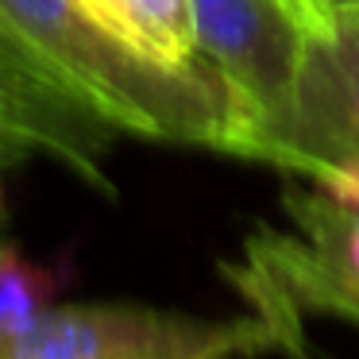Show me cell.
<instances>
[{
    "label": "cell",
    "mask_w": 359,
    "mask_h": 359,
    "mask_svg": "<svg viewBox=\"0 0 359 359\" xmlns=\"http://www.w3.org/2000/svg\"><path fill=\"white\" fill-rule=\"evenodd\" d=\"M0 24L116 132L243 158L240 104L205 55L189 66L151 62L78 0H0Z\"/></svg>",
    "instance_id": "6da1fadb"
},
{
    "label": "cell",
    "mask_w": 359,
    "mask_h": 359,
    "mask_svg": "<svg viewBox=\"0 0 359 359\" xmlns=\"http://www.w3.org/2000/svg\"><path fill=\"white\" fill-rule=\"evenodd\" d=\"M282 212L286 228H255L240 263H224V278L294 336L309 313L359 328V212L302 178L282 186Z\"/></svg>",
    "instance_id": "7a4b0ae2"
},
{
    "label": "cell",
    "mask_w": 359,
    "mask_h": 359,
    "mask_svg": "<svg viewBox=\"0 0 359 359\" xmlns=\"http://www.w3.org/2000/svg\"><path fill=\"white\" fill-rule=\"evenodd\" d=\"M297 348L302 340L263 313L194 317L135 302H55L0 340V359H259Z\"/></svg>",
    "instance_id": "3957f363"
},
{
    "label": "cell",
    "mask_w": 359,
    "mask_h": 359,
    "mask_svg": "<svg viewBox=\"0 0 359 359\" xmlns=\"http://www.w3.org/2000/svg\"><path fill=\"white\" fill-rule=\"evenodd\" d=\"M197 50L228 81L243 116V158L259 163L263 143L286 120L309 39L278 0H189Z\"/></svg>",
    "instance_id": "277c9868"
},
{
    "label": "cell",
    "mask_w": 359,
    "mask_h": 359,
    "mask_svg": "<svg viewBox=\"0 0 359 359\" xmlns=\"http://www.w3.org/2000/svg\"><path fill=\"white\" fill-rule=\"evenodd\" d=\"M340 158H359V8H336L332 35L309 39L294 104L259 151L294 178Z\"/></svg>",
    "instance_id": "5b68a950"
},
{
    "label": "cell",
    "mask_w": 359,
    "mask_h": 359,
    "mask_svg": "<svg viewBox=\"0 0 359 359\" xmlns=\"http://www.w3.org/2000/svg\"><path fill=\"white\" fill-rule=\"evenodd\" d=\"M112 135L120 132L78 93L0 58V163L47 155L112 197L116 186L104 174Z\"/></svg>",
    "instance_id": "8992f818"
},
{
    "label": "cell",
    "mask_w": 359,
    "mask_h": 359,
    "mask_svg": "<svg viewBox=\"0 0 359 359\" xmlns=\"http://www.w3.org/2000/svg\"><path fill=\"white\" fill-rule=\"evenodd\" d=\"M109 35L163 66H189L201 58L189 0H78Z\"/></svg>",
    "instance_id": "52a82bcc"
},
{
    "label": "cell",
    "mask_w": 359,
    "mask_h": 359,
    "mask_svg": "<svg viewBox=\"0 0 359 359\" xmlns=\"http://www.w3.org/2000/svg\"><path fill=\"white\" fill-rule=\"evenodd\" d=\"M62 271L27 259L16 243L0 240V340L24 332L55 305Z\"/></svg>",
    "instance_id": "ba28073f"
},
{
    "label": "cell",
    "mask_w": 359,
    "mask_h": 359,
    "mask_svg": "<svg viewBox=\"0 0 359 359\" xmlns=\"http://www.w3.org/2000/svg\"><path fill=\"white\" fill-rule=\"evenodd\" d=\"M302 182L317 186L325 197H332L336 205L359 212V158H340V163H325L313 166Z\"/></svg>",
    "instance_id": "9c48e42d"
},
{
    "label": "cell",
    "mask_w": 359,
    "mask_h": 359,
    "mask_svg": "<svg viewBox=\"0 0 359 359\" xmlns=\"http://www.w3.org/2000/svg\"><path fill=\"white\" fill-rule=\"evenodd\" d=\"M278 4L286 8V16L294 20L305 35H313V39L332 35V27H336L332 0H278Z\"/></svg>",
    "instance_id": "30bf717a"
},
{
    "label": "cell",
    "mask_w": 359,
    "mask_h": 359,
    "mask_svg": "<svg viewBox=\"0 0 359 359\" xmlns=\"http://www.w3.org/2000/svg\"><path fill=\"white\" fill-rule=\"evenodd\" d=\"M0 58H8V62H16L20 70H27V74H39V78H50V74H47V66H43L39 58H35L32 50H27L24 43H20V39H16V35H12L4 24H0ZM50 81H55V78H50ZM62 89H66V86H62Z\"/></svg>",
    "instance_id": "8fae6325"
},
{
    "label": "cell",
    "mask_w": 359,
    "mask_h": 359,
    "mask_svg": "<svg viewBox=\"0 0 359 359\" xmlns=\"http://www.w3.org/2000/svg\"><path fill=\"white\" fill-rule=\"evenodd\" d=\"M332 8H359V0H332Z\"/></svg>",
    "instance_id": "7c38bea8"
},
{
    "label": "cell",
    "mask_w": 359,
    "mask_h": 359,
    "mask_svg": "<svg viewBox=\"0 0 359 359\" xmlns=\"http://www.w3.org/2000/svg\"><path fill=\"white\" fill-rule=\"evenodd\" d=\"M0 166H4V163H0ZM0 212H4V189H0Z\"/></svg>",
    "instance_id": "4fadbf2b"
}]
</instances>
